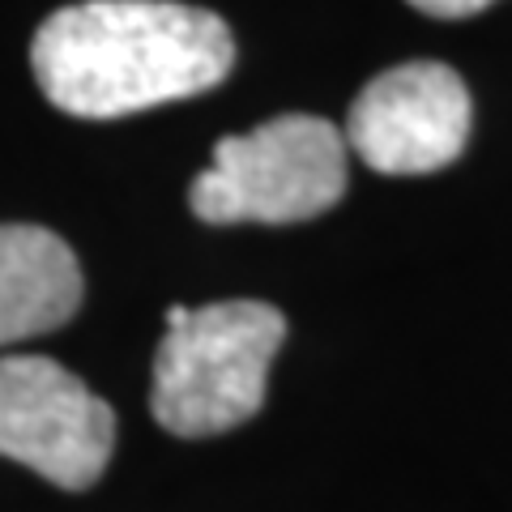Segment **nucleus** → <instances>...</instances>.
Instances as JSON below:
<instances>
[{
	"label": "nucleus",
	"instance_id": "nucleus-1",
	"mask_svg": "<svg viewBox=\"0 0 512 512\" xmlns=\"http://www.w3.org/2000/svg\"><path fill=\"white\" fill-rule=\"evenodd\" d=\"M47 103L77 120H120L214 90L235 69V39L210 9L180 0H82L30 39Z\"/></svg>",
	"mask_w": 512,
	"mask_h": 512
},
{
	"label": "nucleus",
	"instance_id": "nucleus-2",
	"mask_svg": "<svg viewBox=\"0 0 512 512\" xmlns=\"http://www.w3.org/2000/svg\"><path fill=\"white\" fill-rule=\"evenodd\" d=\"M282 338L286 316L261 299L167 308L150 393L158 427L184 440H205L248 423L265 406L269 363Z\"/></svg>",
	"mask_w": 512,
	"mask_h": 512
},
{
	"label": "nucleus",
	"instance_id": "nucleus-3",
	"mask_svg": "<svg viewBox=\"0 0 512 512\" xmlns=\"http://www.w3.org/2000/svg\"><path fill=\"white\" fill-rule=\"evenodd\" d=\"M346 197V137L325 116H278L222 137L188 188L201 222H308Z\"/></svg>",
	"mask_w": 512,
	"mask_h": 512
},
{
	"label": "nucleus",
	"instance_id": "nucleus-4",
	"mask_svg": "<svg viewBox=\"0 0 512 512\" xmlns=\"http://www.w3.org/2000/svg\"><path fill=\"white\" fill-rule=\"evenodd\" d=\"M111 448L116 414L86 380L47 355L0 359V457L64 491H86L103 478Z\"/></svg>",
	"mask_w": 512,
	"mask_h": 512
},
{
	"label": "nucleus",
	"instance_id": "nucleus-5",
	"mask_svg": "<svg viewBox=\"0 0 512 512\" xmlns=\"http://www.w3.org/2000/svg\"><path fill=\"white\" fill-rule=\"evenodd\" d=\"M474 103L457 69L410 60L372 77L346 116V146L380 175H427L470 141Z\"/></svg>",
	"mask_w": 512,
	"mask_h": 512
},
{
	"label": "nucleus",
	"instance_id": "nucleus-6",
	"mask_svg": "<svg viewBox=\"0 0 512 512\" xmlns=\"http://www.w3.org/2000/svg\"><path fill=\"white\" fill-rule=\"evenodd\" d=\"M82 265L56 231L35 222L0 227V346L60 329L82 308Z\"/></svg>",
	"mask_w": 512,
	"mask_h": 512
},
{
	"label": "nucleus",
	"instance_id": "nucleus-7",
	"mask_svg": "<svg viewBox=\"0 0 512 512\" xmlns=\"http://www.w3.org/2000/svg\"><path fill=\"white\" fill-rule=\"evenodd\" d=\"M406 5L427 13V18H470V13L487 9L491 0H406Z\"/></svg>",
	"mask_w": 512,
	"mask_h": 512
}]
</instances>
